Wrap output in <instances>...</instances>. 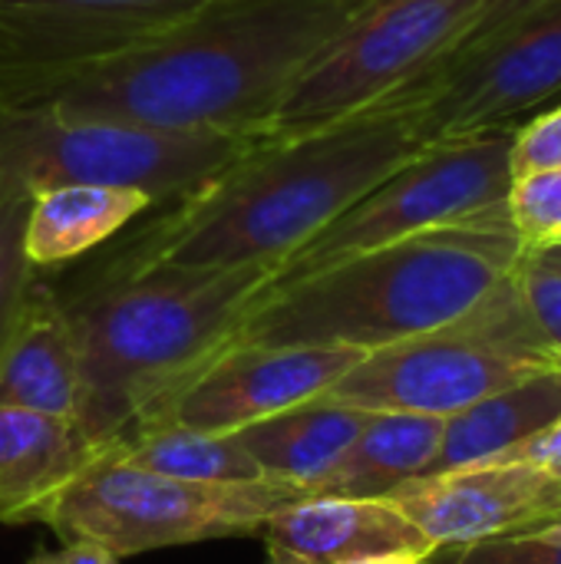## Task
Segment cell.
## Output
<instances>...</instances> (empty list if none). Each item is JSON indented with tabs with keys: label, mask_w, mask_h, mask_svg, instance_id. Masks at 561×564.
<instances>
[{
	"label": "cell",
	"mask_w": 561,
	"mask_h": 564,
	"mask_svg": "<svg viewBox=\"0 0 561 564\" xmlns=\"http://www.w3.org/2000/svg\"><path fill=\"white\" fill-rule=\"evenodd\" d=\"M440 416L370 413L347 453L304 492L337 499H387L410 479L433 473L443 446Z\"/></svg>",
	"instance_id": "e0dca14e"
},
{
	"label": "cell",
	"mask_w": 561,
	"mask_h": 564,
	"mask_svg": "<svg viewBox=\"0 0 561 564\" xmlns=\"http://www.w3.org/2000/svg\"><path fill=\"white\" fill-rule=\"evenodd\" d=\"M423 149L413 112L397 102L311 132L258 135L106 268H278Z\"/></svg>",
	"instance_id": "7a4b0ae2"
},
{
	"label": "cell",
	"mask_w": 561,
	"mask_h": 564,
	"mask_svg": "<svg viewBox=\"0 0 561 564\" xmlns=\"http://www.w3.org/2000/svg\"><path fill=\"white\" fill-rule=\"evenodd\" d=\"M360 357L347 347H225L165 390L129 436L149 426L238 433L324 397Z\"/></svg>",
	"instance_id": "8fae6325"
},
{
	"label": "cell",
	"mask_w": 561,
	"mask_h": 564,
	"mask_svg": "<svg viewBox=\"0 0 561 564\" xmlns=\"http://www.w3.org/2000/svg\"><path fill=\"white\" fill-rule=\"evenodd\" d=\"M301 489L288 482L208 486L139 469L109 453L93 463L43 516L63 542H89L116 558L215 539L261 535Z\"/></svg>",
	"instance_id": "8992f818"
},
{
	"label": "cell",
	"mask_w": 561,
	"mask_h": 564,
	"mask_svg": "<svg viewBox=\"0 0 561 564\" xmlns=\"http://www.w3.org/2000/svg\"><path fill=\"white\" fill-rule=\"evenodd\" d=\"M561 165V106L536 116L513 135V175Z\"/></svg>",
	"instance_id": "484cf974"
},
{
	"label": "cell",
	"mask_w": 561,
	"mask_h": 564,
	"mask_svg": "<svg viewBox=\"0 0 561 564\" xmlns=\"http://www.w3.org/2000/svg\"><path fill=\"white\" fill-rule=\"evenodd\" d=\"M208 0H0V69L96 59L162 33Z\"/></svg>",
	"instance_id": "4fadbf2b"
},
{
	"label": "cell",
	"mask_w": 561,
	"mask_h": 564,
	"mask_svg": "<svg viewBox=\"0 0 561 564\" xmlns=\"http://www.w3.org/2000/svg\"><path fill=\"white\" fill-rule=\"evenodd\" d=\"M513 135L516 129H496L427 145L281 261L271 281L503 208L513 185Z\"/></svg>",
	"instance_id": "9c48e42d"
},
{
	"label": "cell",
	"mask_w": 561,
	"mask_h": 564,
	"mask_svg": "<svg viewBox=\"0 0 561 564\" xmlns=\"http://www.w3.org/2000/svg\"><path fill=\"white\" fill-rule=\"evenodd\" d=\"M430 555H413V552H393V555H374V558H360L350 564H430Z\"/></svg>",
	"instance_id": "f546056e"
},
{
	"label": "cell",
	"mask_w": 561,
	"mask_h": 564,
	"mask_svg": "<svg viewBox=\"0 0 561 564\" xmlns=\"http://www.w3.org/2000/svg\"><path fill=\"white\" fill-rule=\"evenodd\" d=\"M555 367L561 357L532 321L516 274H509L460 321L364 354L324 397L370 413L446 420Z\"/></svg>",
	"instance_id": "5b68a950"
},
{
	"label": "cell",
	"mask_w": 561,
	"mask_h": 564,
	"mask_svg": "<svg viewBox=\"0 0 561 564\" xmlns=\"http://www.w3.org/2000/svg\"><path fill=\"white\" fill-rule=\"evenodd\" d=\"M364 3L208 0L126 50L66 66L0 69V99L60 119L261 135L288 86Z\"/></svg>",
	"instance_id": "6da1fadb"
},
{
	"label": "cell",
	"mask_w": 561,
	"mask_h": 564,
	"mask_svg": "<svg viewBox=\"0 0 561 564\" xmlns=\"http://www.w3.org/2000/svg\"><path fill=\"white\" fill-rule=\"evenodd\" d=\"M443 552L446 564H561V519Z\"/></svg>",
	"instance_id": "cb8c5ba5"
},
{
	"label": "cell",
	"mask_w": 561,
	"mask_h": 564,
	"mask_svg": "<svg viewBox=\"0 0 561 564\" xmlns=\"http://www.w3.org/2000/svg\"><path fill=\"white\" fill-rule=\"evenodd\" d=\"M155 202L139 188L119 185H53L30 192L23 248L30 264L56 268L66 264L149 212Z\"/></svg>",
	"instance_id": "d6986e66"
},
{
	"label": "cell",
	"mask_w": 561,
	"mask_h": 564,
	"mask_svg": "<svg viewBox=\"0 0 561 564\" xmlns=\"http://www.w3.org/2000/svg\"><path fill=\"white\" fill-rule=\"evenodd\" d=\"M126 463L162 473L185 482L208 486H248V482H274L261 473L255 456L241 446L235 433H205L185 426H149L136 430L119 449Z\"/></svg>",
	"instance_id": "44dd1931"
},
{
	"label": "cell",
	"mask_w": 561,
	"mask_h": 564,
	"mask_svg": "<svg viewBox=\"0 0 561 564\" xmlns=\"http://www.w3.org/2000/svg\"><path fill=\"white\" fill-rule=\"evenodd\" d=\"M513 274H516V284L522 291V301L532 321L539 324V330L561 357V271L546 264L542 258H536L532 251H522Z\"/></svg>",
	"instance_id": "d4e9b609"
},
{
	"label": "cell",
	"mask_w": 561,
	"mask_h": 564,
	"mask_svg": "<svg viewBox=\"0 0 561 564\" xmlns=\"http://www.w3.org/2000/svg\"><path fill=\"white\" fill-rule=\"evenodd\" d=\"M479 0H367L288 86L261 135H294L374 109L443 59Z\"/></svg>",
	"instance_id": "ba28073f"
},
{
	"label": "cell",
	"mask_w": 561,
	"mask_h": 564,
	"mask_svg": "<svg viewBox=\"0 0 561 564\" xmlns=\"http://www.w3.org/2000/svg\"><path fill=\"white\" fill-rule=\"evenodd\" d=\"M30 212V188L0 178V350L23 311L30 288L36 284V268L26 258L23 231Z\"/></svg>",
	"instance_id": "7402d4cb"
},
{
	"label": "cell",
	"mask_w": 561,
	"mask_h": 564,
	"mask_svg": "<svg viewBox=\"0 0 561 564\" xmlns=\"http://www.w3.org/2000/svg\"><path fill=\"white\" fill-rule=\"evenodd\" d=\"M255 139L60 119L46 109L0 99V178L30 192L53 185H119L139 188L152 202L182 198Z\"/></svg>",
	"instance_id": "52a82bcc"
},
{
	"label": "cell",
	"mask_w": 561,
	"mask_h": 564,
	"mask_svg": "<svg viewBox=\"0 0 561 564\" xmlns=\"http://www.w3.org/2000/svg\"><path fill=\"white\" fill-rule=\"evenodd\" d=\"M506 218L526 251L561 241V165L513 175L506 195Z\"/></svg>",
	"instance_id": "603a6c76"
},
{
	"label": "cell",
	"mask_w": 561,
	"mask_h": 564,
	"mask_svg": "<svg viewBox=\"0 0 561 564\" xmlns=\"http://www.w3.org/2000/svg\"><path fill=\"white\" fill-rule=\"evenodd\" d=\"M522 251L506 205L463 225L410 235L271 281L222 350L347 347L370 354L470 314L513 274Z\"/></svg>",
	"instance_id": "3957f363"
},
{
	"label": "cell",
	"mask_w": 561,
	"mask_h": 564,
	"mask_svg": "<svg viewBox=\"0 0 561 564\" xmlns=\"http://www.w3.org/2000/svg\"><path fill=\"white\" fill-rule=\"evenodd\" d=\"M555 0H479V10L473 17V23L466 26V33L460 36V43L446 53V56H463L470 50H479L483 43L496 40L499 33L519 26L522 20H529L532 13H539L542 7H549ZM443 56V59H446ZM440 63V59H436Z\"/></svg>",
	"instance_id": "4316f807"
},
{
	"label": "cell",
	"mask_w": 561,
	"mask_h": 564,
	"mask_svg": "<svg viewBox=\"0 0 561 564\" xmlns=\"http://www.w3.org/2000/svg\"><path fill=\"white\" fill-rule=\"evenodd\" d=\"M367 420L370 410L314 397L255 426H245L235 436L268 479L288 482L304 496L347 453Z\"/></svg>",
	"instance_id": "ac0fdd59"
},
{
	"label": "cell",
	"mask_w": 561,
	"mask_h": 564,
	"mask_svg": "<svg viewBox=\"0 0 561 564\" xmlns=\"http://www.w3.org/2000/svg\"><path fill=\"white\" fill-rule=\"evenodd\" d=\"M506 456L536 463V466L549 469L552 476H559L561 479V416L549 426V430H542L536 440H529L526 446H519V449H513V453H506Z\"/></svg>",
	"instance_id": "83f0119b"
},
{
	"label": "cell",
	"mask_w": 561,
	"mask_h": 564,
	"mask_svg": "<svg viewBox=\"0 0 561 564\" xmlns=\"http://www.w3.org/2000/svg\"><path fill=\"white\" fill-rule=\"evenodd\" d=\"M274 268H106L63 301L83 370V430L119 449L139 416L222 350Z\"/></svg>",
	"instance_id": "277c9868"
},
{
	"label": "cell",
	"mask_w": 561,
	"mask_h": 564,
	"mask_svg": "<svg viewBox=\"0 0 561 564\" xmlns=\"http://www.w3.org/2000/svg\"><path fill=\"white\" fill-rule=\"evenodd\" d=\"M122 558L109 555L99 545L89 542H63L60 549H43L23 564H119Z\"/></svg>",
	"instance_id": "f1b7e54d"
},
{
	"label": "cell",
	"mask_w": 561,
	"mask_h": 564,
	"mask_svg": "<svg viewBox=\"0 0 561 564\" xmlns=\"http://www.w3.org/2000/svg\"><path fill=\"white\" fill-rule=\"evenodd\" d=\"M79 420L0 406V522L40 525L46 509L103 456Z\"/></svg>",
	"instance_id": "9a60e30c"
},
{
	"label": "cell",
	"mask_w": 561,
	"mask_h": 564,
	"mask_svg": "<svg viewBox=\"0 0 561 564\" xmlns=\"http://www.w3.org/2000/svg\"><path fill=\"white\" fill-rule=\"evenodd\" d=\"M265 564H308V562H294V558H271V555H268V562Z\"/></svg>",
	"instance_id": "1f68e13d"
},
{
	"label": "cell",
	"mask_w": 561,
	"mask_h": 564,
	"mask_svg": "<svg viewBox=\"0 0 561 564\" xmlns=\"http://www.w3.org/2000/svg\"><path fill=\"white\" fill-rule=\"evenodd\" d=\"M387 499L420 529L433 552L561 519L559 476L513 456L427 473Z\"/></svg>",
	"instance_id": "7c38bea8"
},
{
	"label": "cell",
	"mask_w": 561,
	"mask_h": 564,
	"mask_svg": "<svg viewBox=\"0 0 561 564\" xmlns=\"http://www.w3.org/2000/svg\"><path fill=\"white\" fill-rule=\"evenodd\" d=\"M561 93V0L463 56L433 63L387 102L407 106L427 145L516 129Z\"/></svg>",
	"instance_id": "30bf717a"
},
{
	"label": "cell",
	"mask_w": 561,
	"mask_h": 564,
	"mask_svg": "<svg viewBox=\"0 0 561 564\" xmlns=\"http://www.w3.org/2000/svg\"><path fill=\"white\" fill-rule=\"evenodd\" d=\"M536 258H542L546 264H552V268H559L561 271V241L555 245H546V248H539V251H532Z\"/></svg>",
	"instance_id": "4dcf8cb0"
},
{
	"label": "cell",
	"mask_w": 561,
	"mask_h": 564,
	"mask_svg": "<svg viewBox=\"0 0 561 564\" xmlns=\"http://www.w3.org/2000/svg\"><path fill=\"white\" fill-rule=\"evenodd\" d=\"M561 416V367L519 380L506 390L489 393L486 400L446 416L443 446L433 463V473L499 459Z\"/></svg>",
	"instance_id": "ffe728a7"
},
{
	"label": "cell",
	"mask_w": 561,
	"mask_h": 564,
	"mask_svg": "<svg viewBox=\"0 0 561 564\" xmlns=\"http://www.w3.org/2000/svg\"><path fill=\"white\" fill-rule=\"evenodd\" d=\"M0 406L79 420L83 370L63 301L33 284L0 350Z\"/></svg>",
	"instance_id": "2e32d148"
},
{
	"label": "cell",
	"mask_w": 561,
	"mask_h": 564,
	"mask_svg": "<svg viewBox=\"0 0 561 564\" xmlns=\"http://www.w3.org/2000/svg\"><path fill=\"white\" fill-rule=\"evenodd\" d=\"M271 558L308 564H350L374 555H436L420 529L390 499L298 496L261 529Z\"/></svg>",
	"instance_id": "5bb4252c"
}]
</instances>
